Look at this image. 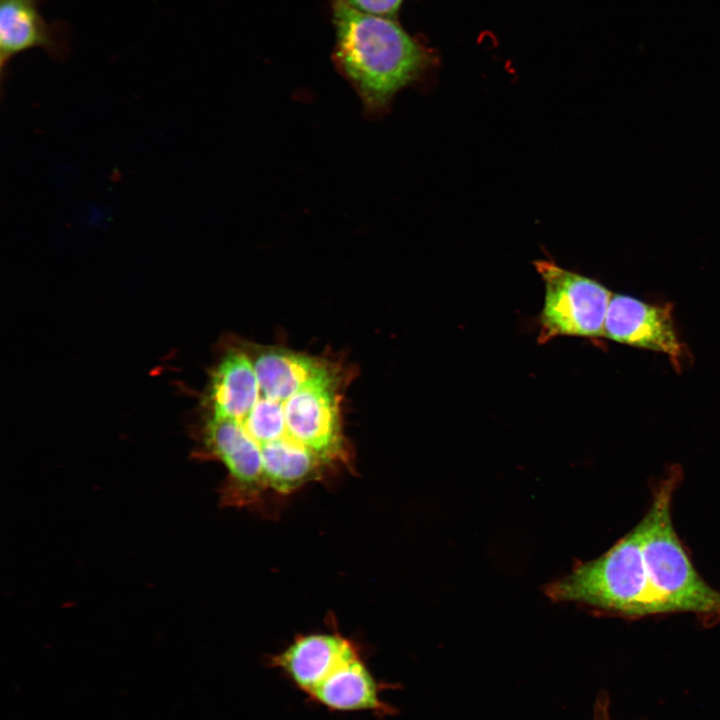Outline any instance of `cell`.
Returning <instances> with one entry per match:
<instances>
[{"mask_svg":"<svg viewBox=\"0 0 720 720\" xmlns=\"http://www.w3.org/2000/svg\"><path fill=\"white\" fill-rule=\"evenodd\" d=\"M355 376L343 354L228 338L209 370L194 450L224 466L220 504L262 506L352 471L345 410Z\"/></svg>","mask_w":720,"mask_h":720,"instance_id":"cell-1","label":"cell"},{"mask_svg":"<svg viewBox=\"0 0 720 720\" xmlns=\"http://www.w3.org/2000/svg\"><path fill=\"white\" fill-rule=\"evenodd\" d=\"M330 5L333 64L358 95L364 116L382 119L400 91L424 79L436 56L396 18L366 14L341 0Z\"/></svg>","mask_w":720,"mask_h":720,"instance_id":"cell-2","label":"cell"},{"mask_svg":"<svg viewBox=\"0 0 720 720\" xmlns=\"http://www.w3.org/2000/svg\"><path fill=\"white\" fill-rule=\"evenodd\" d=\"M675 481L672 475L657 487L647 513L638 522L648 584L658 614L720 616V591L698 574L673 526Z\"/></svg>","mask_w":720,"mask_h":720,"instance_id":"cell-3","label":"cell"},{"mask_svg":"<svg viewBox=\"0 0 720 720\" xmlns=\"http://www.w3.org/2000/svg\"><path fill=\"white\" fill-rule=\"evenodd\" d=\"M535 267L544 283L538 343L561 336L603 337L612 293L595 279L552 260H537Z\"/></svg>","mask_w":720,"mask_h":720,"instance_id":"cell-4","label":"cell"},{"mask_svg":"<svg viewBox=\"0 0 720 720\" xmlns=\"http://www.w3.org/2000/svg\"><path fill=\"white\" fill-rule=\"evenodd\" d=\"M603 337L618 343L668 355L678 366L685 354L674 324L671 305H654L634 297L612 295Z\"/></svg>","mask_w":720,"mask_h":720,"instance_id":"cell-5","label":"cell"},{"mask_svg":"<svg viewBox=\"0 0 720 720\" xmlns=\"http://www.w3.org/2000/svg\"><path fill=\"white\" fill-rule=\"evenodd\" d=\"M45 0H0V68L2 81L6 67L18 54L41 49L56 60L69 53V26L61 21L47 22L40 13Z\"/></svg>","mask_w":720,"mask_h":720,"instance_id":"cell-6","label":"cell"},{"mask_svg":"<svg viewBox=\"0 0 720 720\" xmlns=\"http://www.w3.org/2000/svg\"><path fill=\"white\" fill-rule=\"evenodd\" d=\"M359 650L337 632L297 636L270 664L307 696L347 657Z\"/></svg>","mask_w":720,"mask_h":720,"instance_id":"cell-7","label":"cell"},{"mask_svg":"<svg viewBox=\"0 0 720 720\" xmlns=\"http://www.w3.org/2000/svg\"><path fill=\"white\" fill-rule=\"evenodd\" d=\"M385 689L364 661L360 649L342 661L308 697L331 712L394 713L381 693Z\"/></svg>","mask_w":720,"mask_h":720,"instance_id":"cell-8","label":"cell"},{"mask_svg":"<svg viewBox=\"0 0 720 720\" xmlns=\"http://www.w3.org/2000/svg\"><path fill=\"white\" fill-rule=\"evenodd\" d=\"M349 7L371 15L397 18L404 0H341Z\"/></svg>","mask_w":720,"mask_h":720,"instance_id":"cell-9","label":"cell"},{"mask_svg":"<svg viewBox=\"0 0 720 720\" xmlns=\"http://www.w3.org/2000/svg\"><path fill=\"white\" fill-rule=\"evenodd\" d=\"M594 720H609L607 703H604L601 699L600 702H598L596 705Z\"/></svg>","mask_w":720,"mask_h":720,"instance_id":"cell-10","label":"cell"}]
</instances>
